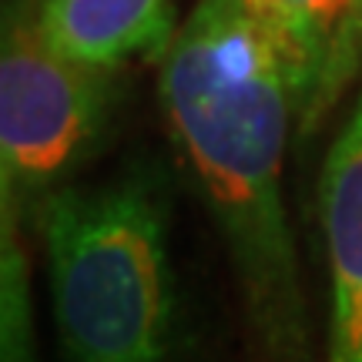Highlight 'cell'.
<instances>
[{
	"label": "cell",
	"instance_id": "8992f818",
	"mask_svg": "<svg viewBox=\"0 0 362 362\" xmlns=\"http://www.w3.org/2000/svg\"><path fill=\"white\" fill-rule=\"evenodd\" d=\"M178 0H40V21L64 51L107 67L161 57L175 37Z\"/></svg>",
	"mask_w": 362,
	"mask_h": 362
},
{
	"label": "cell",
	"instance_id": "52a82bcc",
	"mask_svg": "<svg viewBox=\"0 0 362 362\" xmlns=\"http://www.w3.org/2000/svg\"><path fill=\"white\" fill-rule=\"evenodd\" d=\"M24 225L21 208L0 202V362H40Z\"/></svg>",
	"mask_w": 362,
	"mask_h": 362
},
{
	"label": "cell",
	"instance_id": "3957f363",
	"mask_svg": "<svg viewBox=\"0 0 362 362\" xmlns=\"http://www.w3.org/2000/svg\"><path fill=\"white\" fill-rule=\"evenodd\" d=\"M121 67L64 51L40 21V0H4L0 24V202L34 225L40 205L74 185L101 148Z\"/></svg>",
	"mask_w": 362,
	"mask_h": 362
},
{
	"label": "cell",
	"instance_id": "7a4b0ae2",
	"mask_svg": "<svg viewBox=\"0 0 362 362\" xmlns=\"http://www.w3.org/2000/svg\"><path fill=\"white\" fill-rule=\"evenodd\" d=\"M64 362H171L168 188L155 165L67 185L34 215Z\"/></svg>",
	"mask_w": 362,
	"mask_h": 362
},
{
	"label": "cell",
	"instance_id": "277c9868",
	"mask_svg": "<svg viewBox=\"0 0 362 362\" xmlns=\"http://www.w3.org/2000/svg\"><path fill=\"white\" fill-rule=\"evenodd\" d=\"M248 7L288 78L305 138L362 64V0H248Z\"/></svg>",
	"mask_w": 362,
	"mask_h": 362
},
{
	"label": "cell",
	"instance_id": "6da1fadb",
	"mask_svg": "<svg viewBox=\"0 0 362 362\" xmlns=\"http://www.w3.org/2000/svg\"><path fill=\"white\" fill-rule=\"evenodd\" d=\"M158 94L228 252L259 362H312L309 309L282 194L296 101L248 0H192Z\"/></svg>",
	"mask_w": 362,
	"mask_h": 362
},
{
	"label": "cell",
	"instance_id": "5b68a950",
	"mask_svg": "<svg viewBox=\"0 0 362 362\" xmlns=\"http://www.w3.org/2000/svg\"><path fill=\"white\" fill-rule=\"evenodd\" d=\"M319 225L329 269L322 362H362V90L319 175Z\"/></svg>",
	"mask_w": 362,
	"mask_h": 362
}]
</instances>
